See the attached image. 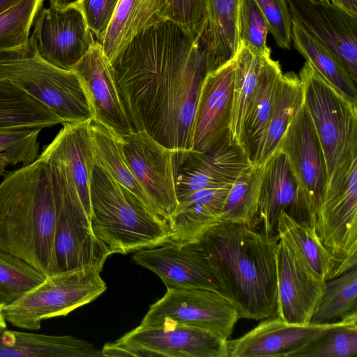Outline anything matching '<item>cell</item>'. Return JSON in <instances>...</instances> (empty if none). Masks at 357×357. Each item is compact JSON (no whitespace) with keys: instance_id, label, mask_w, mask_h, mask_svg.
Segmentation results:
<instances>
[{"instance_id":"7dc6e473","label":"cell","mask_w":357,"mask_h":357,"mask_svg":"<svg viewBox=\"0 0 357 357\" xmlns=\"http://www.w3.org/2000/svg\"><path fill=\"white\" fill-rule=\"evenodd\" d=\"M21 0H0V15L16 5Z\"/></svg>"},{"instance_id":"5bb4252c","label":"cell","mask_w":357,"mask_h":357,"mask_svg":"<svg viewBox=\"0 0 357 357\" xmlns=\"http://www.w3.org/2000/svg\"><path fill=\"white\" fill-rule=\"evenodd\" d=\"M54 167L59 173L63 186L54 238L59 272L86 267L102 271L105 261L112 253L93 234L90 219L76 190L67 182L61 172Z\"/></svg>"},{"instance_id":"c3c4849f","label":"cell","mask_w":357,"mask_h":357,"mask_svg":"<svg viewBox=\"0 0 357 357\" xmlns=\"http://www.w3.org/2000/svg\"><path fill=\"white\" fill-rule=\"evenodd\" d=\"M8 165V163L6 158L2 154H0V176L4 174Z\"/></svg>"},{"instance_id":"d6a6232c","label":"cell","mask_w":357,"mask_h":357,"mask_svg":"<svg viewBox=\"0 0 357 357\" xmlns=\"http://www.w3.org/2000/svg\"><path fill=\"white\" fill-rule=\"evenodd\" d=\"M90 130L95 165L105 170L153 211L145 193L128 167L123 153L121 136L93 120H91Z\"/></svg>"},{"instance_id":"74e56055","label":"cell","mask_w":357,"mask_h":357,"mask_svg":"<svg viewBox=\"0 0 357 357\" xmlns=\"http://www.w3.org/2000/svg\"><path fill=\"white\" fill-rule=\"evenodd\" d=\"M46 277L20 257L0 250V306L13 304Z\"/></svg>"},{"instance_id":"cb8c5ba5","label":"cell","mask_w":357,"mask_h":357,"mask_svg":"<svg viewBox=\"0 0 357 357\" xmlns=\"http://www.w3.org/2000/svg\"><path fill=\"white\" fill-rule=\"evenodd\" d=\"M231 187L202 189L178 199L176 209L168 221L169 241L192 240L207 227L220 222Z\"/></svg>"},{"instance_id":"d4e9b609","label":"cell","mask_w":357,"mask_h":357,"mask_svg":"<svg viewBox=\"0 0 357 357\" xmlns=\"http://www.w3.org/2000/svg\"><path fill=\"white\" fill-rule=\"evenodd\" d=\"M165 0H119L108 29L100 43L111 63L139 32L167 20Z\"/></svg>"},{"instance_id":"7bdbcfd3","label":"cell","mask_w":357,"mask_h":357,"mask_svg":"<svg viewBox=\"0 0 357 357\" xmlns=\"http://www.w3.org/2000/svg\"><path fill=\"white\" fill-rule=\"evenodd\" d=\"M167 18L184 29L199 32L206 25L205 0H165Z\"/></svg>"},{"instance_id":"7a4b0ae2","label":"cell","mask_w":357,"mask_h":357,"mask_svg":"<svg viewBox=\"0 0 357 357\" xmlns=\"http://www.w3.org/2000/svg\"><path fill=\"white\" fill-rule=\"evenodd\" d=\"M207 258L219 293L240 319L273 317L277 306L275 252L278 235L220 221L193 238Z\"/></svg>"},{"instance_id":"e575fe53","label":"cell","mask_w":357,"mask_h":357,"mask_svg":"<svg viewBox=\"0 0 357 357\" xmlns=\"http://www.w3.org/2000/svg\"><path fill=\"white\" fill-rule=\"evenodd\" d=\"M278 235L285 237L301 253L310 268L325 282L332 267L330 253L323 245L316 229L308 222L297 221L281 211L276 222Z\"/></svg>"},{"instance_id":"ffe728a7","label":"cell","mask_w":357,"mask_h":357,"mask_svg":"<svg viewBox=\"0 0 357 357\" xmlns=\"http://www.w3.org/2000/svg\"><path fill=\"white\" fill-rule=\"evenodd\" d=\"M234 72V57L206 75L193 118L191 149L206 151L229 135Z\"/></svg>"},{"instance_id":"5b68a950","label":"cell","mask_w":357,"mask_h":357,"mask_svg":"<svg viewBox=\"0 0 357 357\" xmlns=\"http://www.w3.org/2000/svg\"><path fill=\"white\" fill-rule=\"evenodd\" d=\"M0 78L45 105L63 123L93 119L87 96L77 75L40 58L30 37L20 46L0 50Z\"/></svg>"},{"instance_id":"3957f363","label":"cell","mask_w":357,"mask_h":357,"mask_svg":"<svg viewBox=\"0 0 357 357\" xmlns=\"http://www.w3.org/2000/svg\"><path fill=\"white\" fill-rule=\"evenodd\" d=\"M63 194L59 173L40 157L0 183V250L45 276L60 273L54 238Z\"/></svg>"},{"instance_id":"ba28073f","label":"cell","mask_w":357,"mask_h":357,"mask_svg":"<svg viewBox=\"0 0 357 357\" xmlns=\"http://www.w3.org/2000/svg\"><path fill=\"white\" fill-rule=\"evenodd\" d=\"M100 272L86 267L47 276L15 303L3 308L6 321L20 328L38 330L42 321L67 315L105 291Z\"/></svg>"},{"instance_id":"ac0fdd59","label":"cell","mask_w":357,"mask_h":357,"mask_svg":"<svg viewBox=\"0 0 357 357\" xmlns=\"http://www.w3.org/2000/svg\"><path fill=\"white\" fill-rule=\"evenodd\" d=\"M132 259L160 277L167 289H203L219 292L212 268L194 239L169 241L138 250Z\"/></svg>"},{"instance_id":"b9f144b4","label":"cell","mask_w":357,"mask_h":357,"mask_svg":"<svg viewBox=\"0 0 357 357\" xmlns=\"http://www.w3.org/2000/svg\"><path fill=\"white\" fill-rule=\"evenodd\" d=\"M263 13L268 32L280 47L289 50L292 43V18L287 0H255Z\"/></svg>"},{"instance_id":"8992f818","label":"cell","mask_w":357,"mask_h":357,"mask_svg":"<svg viewBox=\"0 0 357 357\" xmlns=\"http://www.w3.org/2000/svg\"><path fill=\"white\" fill-rule=\"evenodd\" d=\"M298 77L303 105L324 155L327 179L337 167L357 155V102L328 84L307 61Z\"/></svg>"},{"instance_id":"1f68e13d","label":"cell","mask_w":357,"mask_h":357,"mask_svg":"<svg viewBox=\"0 0 357 357\" xmlns=\"http://www.w3.org/2000/svg\"><path fill=\"white\" fill-rule=\"evenodd\" d=\"M292 41L295 48L324 79L351 100L357 102L356 83L342 63L293 20Z\"/></svg>"},{"instance_id":"6da1fadb","label":"cell","mask_w":357,"mask_h":357,"mask_svg":"<svg viewBox=\"0 0 357 357\" xmlns=\"http://www.w3.org/2000/svg\"><path fill=\"white\" fill-rule=\"evenodd\" d=\"M110 63L134 131L173 151L191 149L199 89L211 71L206 25L191 32L169 20L156 22Z\"/></svg>"},{"instance_id":"ee69618b","label":"cell","mask_w":357,"mask_h":357,"mask_svg":"<svg viewBox=\"0 0 357 357\" xmlns=\"http://www.w3.org/2000/svg\"><path fill=\"white\" fill-rule=\"evenodd\" d=\"M119 1V0H81L77 3L97 42L100 43L103 39Z\"/></svg>"},{"instance_id":"44dd1931","label":"cell","mask_w":357,"mask_h":357,"mask_svg":"<svg viewBox=\"0 0 357 357\" xmlns=\"http://www.w3.org/2000/svg\"><path fill=\"white\" fill-rule=\"evenodd\" d=\"M91 123V120L63 123V128L39 155L56 167L75 188L89 219L90 182L95 166Z\"/></svg>"},{"instance_id":"2e32d148","label":"cell","mask_w":357,"mask_h":357,"mask_svg":"<svg viewBox=\"0 0 357 357\" xmlns=\"http://www.w3.org/2000/svg\"><path fill=\"white\" fill-rule=\"evenodd\" d=\"M287 2L292 20L330 50L357 83V16L331 1Z\"/></svg>"},{"instance_id":"9c48e42d","label":"cell","mask_w":357,"mask_h":357,"mask_svg":"<svg viewBox=\"0 0 357 357\" xmlns=\"http://www.w3.org/2000/svg\"><path fill=\"white\" fill-rule=\"evenodd\" d=\"M227 340L183 325L139 326L101 351L103 356L229 357Z\"/></svg>"},{"instance_id":"f6af8a7d","label":"cell","mask_w":357,"mask_h":357,"mask_svg":"<svg viewBox=\"0 0 357 357\" xmlns=\"http://www.w3.org/2000/svg\"><path fill=\"white\" fill-rule=\"evenodd\" d=\"M332 3L357 16V0H330Z\"/></svg>"},{"instance_id":"f35d334b","label":"cell","mask_w":357,"mask_h":357,"mask_svg":"<svg viewBox=\"0 0 357 357\" xmlns=\"http://www.w3.org/2000/svg\"><path fill=\"white\" fill-rule=\"evenodd\" d=\"M43 0H21L0 15V50L25 43Z\"/></svg>"},{"instance_id":"60d3db41","label":"cell","mask_w":357,"mask_h":357,"mask_svg":"<svg viewBox=\"0 0 357 357\" xmlns=\"http://www.w3.org/2000/svg\"><path fill=\"white\" fill-rule=\"evenodd\" d=\"M266 20L255 0H241L239 14V42L251 51L271 55L266 45Z\"/></svg>"},{"instance_id":"30bf717a","label":"cell","mask_w":357,"mask_h":357,"mask_svg":"<svg viewBox=\"0 0 357 357\" xmlns=\"http://www.w3.org/2000/svg\"><path fill=\"white\" fill-rule=\"evenodd\" d=\"M239 319L236 309L218 291L169 288L150 306L139 326L183 325L206 330L229 340Z\"/></svg>"},{"instance_id":"277c9868","label":"cell","mask_w":357,"mask_h":357,"mask_svg":"<svg viewBox=\"0 0 357 357\" xmlns=\"http://www.w3.org/2000/svg\"><path fill=\"white\" fill-rule=\"evenodd\" d=\"M91 226L112 254H128L169 241V225L132 192L95 165L90 182Z\"/></svg>"},{"instance_id":"f546056e","label":"cell","mask_w":357,"mask_h":357,"mask_svg":"<svg viewBox=\"0 0 357 357\" xmlns=\"http://www.w3.org/2000/svg\"><path fill=\"white\" fill-rule=\"evenodd\" d=\"M271 55L255 53L239 42L234 56L233 100L229 127L231 140L241 146L246 113L256 89L264 63Z\"/></svg>"},{"instance_id":"bcb514c9","label":"cell","mask_w":357,"mask_h":357,"mask_svg":"<svg viewBox=\"0 0 357 357\" xmlns=\"http://www.w3.org/2000/svg\"><path fill=\"white\" fill-rule=\"evenodd\" d=\"M81 0H50V7L64 9L70 6L77 4Z\"/></svg>"},{"instance_id":"8d00e7d4","label":"cell","mask_w":357,"mask_h":357,"mask_svg":"<svg viewBox=\"0 0 357 357\" xmlns=\"http://www.w3.org/2000/svg\"><path fill=\"white\" fill-rule=\"evenodd\" d=\"M357 310L319 337L293 352L290 357H356Z\"/></svg>"},{"instance_id":"f907efd6","label":"cell","mask_w":357,"mask_h":357,"mask_svg":"<svg viewBox=\"0 0 357 357\" xmlns=\"http://www.w3.org/2000/svg\"><path fill=\"white\" fill-rule=\"evenodd\" d=\"M320 1H330V0H320Z\"/></svg>"},{"instance_id":"ab89813d","label":"cell","mask_w":357,"mask_h":357,"mask_svg":"<svg viewBox=\"0 0 357 357\" xmlns=\"http://www.w3.org/2000/svg\"><path fill=\"white\" fill-rule=\"evenodd\" d=\"M42 129L31 128L0 131V154L9 165H27L38 157V138Z\"/></svg>"},{"instance_id":"7402d4cb","label":"cell","mask_w":357,"mask_h":357,"mask_svg":"<svg viewBox=\"0 0 357 357\" xmlns=\"http://www.w3.org/2000/svg\"><path fill=\"white\" fill-rule=\"evenodd\" d=\"M343 319L326 324H290L278 317L264 319L241 337L227 340L229 357H290L296 350L340 325Z\"/></svg>"},{"instance_id":"e0dca14e","label":"cell","mask_w":357,"mask_h":357,"mask_svg":"<svg viewBox=\"0 0 357 357\" xmlns=\"http://www.w3.org/2000/svg\"><path fill=\"white\" fill-rule=\"evenodd\" d=\"M287 157L305 197L310 226L317 215L326 184V171L321 145L304 105L289 125L278 146Z\"/></svg>"},{"instance_id":"484cf974","label":"cell","mask_w":357,"mask_h":357,"mask_svg":"<svg viewBox=\"0 0 357 357\" xmlns=\"http://www.w3.org/2000/svg\"><path fill=\"white\" fill-rule=\"evenodd\" d=\"M101 350L70 335L0 331V357H100Z\"/></svg>"},{"instance_id":"603a6c76","label":"cell","mask_w":357,"mask_h":357,"mask_svg":"<svg viewBox=\"0 0 357 357\" xmlns=\"http://www.w3.org/2000/svg\"><path fill=\"white\" fill-rule=\"evenodd\" d=\"M281 211L310 225L309 208L303 190L286 155L277 149L263 165L259 218L266 234H274Z\"/></svg>"},{"instance_id":"681fc988","label":"cell","mask_w":357,"mask_h":357,"mask_svg":"<svg viewBox=\"0 0 357 357\" xmlns=\"http://www.w3.org/2000/svg\"><path fill=\"white\" fill-rule=\"evenodd\" d=\"M6 322L7 321H6V320L5 319V317H4V314H3V309L0 306V331L4 330V329L6 328V327H7Z\"/></svg>"},{"instance_id":"d6986e66","label":"cell","mask_w":357,"mask_h":357,"mask_svg":"<svg viewBox=\"0 0 357 357\" xmlns=\"http://www.w3.org/2000/svg\"><path fill=\"white\" fill-rule=\"evenodd\" d=\"M73 71L84 89L92 110L93 121L119 136L134 132L113 68L98 42L96 41Z\"/></svg>"},{"instance_id":"7c38bea8","label":"cell","mask_w":357,"mask_h":357,"mask_svg":"<svg viewBox=\"0 0 357 357\" xmlns=\"http://www.w3.org/2000/svg\"><path fill=\"white\" fill-rule=\"evenodd\" d=\"M125 158L153 211L168 223L178 201L172 166V151L144 131L121 136Z\"/></svg>"},{"instance_id":"52a82bcc","label":"cell","mask_w":357,"mask_h":357,"mask_svg":"<svg viewBox=\"0 0 357 357\" xmlns=\"http://www.w3.org/2000/svg\"><path fill=\"white\" fill-rule=\"evenodd\" d=\"M315 228L332 259L328 280L357 266V155L326 179Z\"/></svg>"},{"instance_id":"4fadbf2b","label":"cell","mask_w":357,"mask_h":357,"mask_svg":"<svg viewBox=\"0 0 357 357\" xmlns=\"http://www.w3.org/2000/svg\"><path fill=\"white\" fill-rule=\"evenodd\" d=\"M30 38L36 52L50 64L73 70L96 40L79 5L40 9Z\"/></svg>"},{"instance_id":"f1b7e54d","label":"cell","mask_w":357,"mask_h":357,"mask_svg":"<svg viewBox=\"0 0 357 357\" xmlns=\"http://www.w3.org/2000/svg\"><path fill=\"white\" fill-rule=\"evenodd\" d=\"M241 0H205L211 71L232 59L239 46Z\"/></svg>"},{"instance_id":"4316f807","label":"cell","mask_w":357,"mask_h":357,"mask_svg":"<svg viewBox=\"0 0 357 357\" xmlns=\"http://www.w3.org/2000/svg\"><path fill=\"white\" fill-rule=\"evenodd\" d=\"M282 74L280 63L271 56L267 58L243 128L241 146L252 165H255L260 152Z\"/></svg>"},{"instance_id":"d590c367","label":"cell","mask_w":357,"mask_h":357,"mask_svg":"<svg viewBox=\"0 0 357 357\" xmlns=\"http://www.w3.org/2000/svg\"><path fill=\"white\" fill-rule=\"evenodd\" d=\"M357 310V266L324 282L310 323L326 324Z\"/></svg>"},{"instance_id":"836d02e7","label":"cell","mask_w":357,"mask_h":357,"mask_svg":"<svg viewBox=\"0 0 357 357\" xmlns=\"http://www.w3.org/2000/svg\"><path fill=\"white\" fill-rule=\"evenodd\" d=\"M263 165L244 169L229 189L220 221L255 227L259 218V195Z\"/></svg>"},{"instance_id":"8fae6325","label":"cell","mask_w":357,"mask_h":357,"mask_svg":"<svg viewBox=\"0 0 357 357\" xmlns=\"http://www.w3.org/2000/svg\"><path fill=\"white\" fill-rule=\"evenodd\" d=\"M252 165L243 147L227 135L206 151H172V166L178 199L197 190L232 185Z\"/></svg>"},{"instance_id":"4dcf8cb0","label":"cell","mask_w":357,"mask_h":357,"mask_svg":"<svg viewBox=\"0 0 357 357\" xmlns=\"http://www.w3.org/2000/svg\"><path fill=\"white\" fill-rule=\"evenodd\" d=\"M303 105V91L298 75L294 72L282 74L266 132L255 165H263L273 154L289 125Z\"/></svg>"},{"instance_id":"9a60e30c","label":"cell","mask_w":357,"mask_h":357,"mask_svg":"<svg viewBox=\"0 0 357 357\" xmlns=\"http://www.w3.org/2000/svg\"><path fill=\"white\" fill-rule=\"evenodd\" d=\"M275 263V314L290 324L310 323L325 281L310 268L297 249L280 235L276 246Z\"/></svg>"},{"instance_id":"83f0119b","label":"cell","mask_w":357,"mask_h":357,"mask_svg":"<svg viewBox=\"0 0 357 357\" xmlns=\"http://www.w3.org/2000/svg\"><path fill=\"white\" fill-rule=\"evenodd\" d=\"M63 123L48 107L0 78V131L50 128Z\"/></svg>"}]
</instances>
